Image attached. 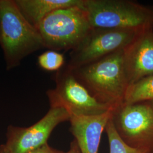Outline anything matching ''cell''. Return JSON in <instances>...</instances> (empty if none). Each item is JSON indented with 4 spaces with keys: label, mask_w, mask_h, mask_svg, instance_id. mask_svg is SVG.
I'll list each match as a JSON object with an SVG mask.
<instances>
[{
    "label": "cell",
    "mask_w": 153,
    "mask_h": 153,
    "mask_svg": "<svg viewBox=\"0 0 153 153\" xmlns=\"http://www.w3.org/2000/svg\"><path fill=\"white\" fill-rule=\"evenodd\" d=\"M124 51L76 68L67 66L99 102L115 108L124 103L129 88L124 65Z\"/></svg>",
    "instance_id": "6da1fadb"
},
{
    "label": "cell",
    "mask_w": 153,
    "mask_h": 153,
    "mask_svg": "<svg viewBox=\"0 0 153 153\" xmlns=\"http://www.w3.org/2000/svg\"><path fill=\"white\" fill-rule=\"evenodd\" d=\"M0 45L7 70L44 48L38 30L22 15L14 0H0Z\"/></svg>",
    "instance_id": "7a4b0ae2"
},
{
    "label": "cell",
    "mask_w": 153,
    "mask_h": 153,
    "mask_svg": "<svg viewBox=\"0 0 153 153\" xmlns=\"http://www.w3.org/2000/svg\"><path fill=\"white\" fill-rule=\"evenodd\" d=\"M85 7L93 28L153 29V6L130 0H85Z\"/></svg>",
    "instance_id": "3957f363"
},
{
    "label": "cell",
    "mask_w": 153,
    "mask_h": 153,
    "mask_svg": "<svg viewBox=\"0 0 153 153\" xmlns=\"http://www.w3.org/2000/svg\"><path fill=\"white\" fill-rule=\"evenodd\" d=\"M92 28L84 6L53 11L42 19L36 28L44 48L67 51L76 47Z\"/></svg>",
    "instance_id": "277c9868"
},
{
    "label": "cell",
    "mask_w": 153,
    "mask_h": 153,
    "mask_svg": "<svg viewBox=\"0 0 153 153\" xmlns=\"http://www.w3.org/2000/svg\"><path fill=\"white\" fill-rule=\"evenodd\" d=\"M111 119L126 145L153 153V107L149 101L120 104L112 110Z\"/></svg>",
    "instance_id": "5b68a950"
},
{
    "label": "cell",
    "mask_w": 153,
    "mask_h": 153,
    "mask_svg": "<svg viewBox=\"0 0 153 153\" xmlns=\"http://www.w3.org/2000/svg\"><path fill=\"white\" fill-rule=\"evenodd\" d=\"M55 79V88L47 92L50 107L63 108L71 117L101 115L114 108L94 98L67 65L57 71Z\"/></svg>",
    "instance_id": "8992f818"
},
{
    "label": "cell",
    "mask_w": 153,
    "mask_h": 153,
    "mask_svg": "<svg viewBox=\"0 0 153 153\" xmlns=\"http://www.w3.org/2000/svg\"><path fill=\"white\" fill-rule=\"evenodd\" d=\"M141 31L92 28L76 47L71 51L66 65L74 69L99 60L125 49Z\"/></svg>",
    "instance_id": "52a82bcc"
},
{
    "label": "cell",
    "mask_w": 153,
    "mask_h": 153,
    "mask_svg": "<svg viewBox=\"0 0 153 153\" xmlns=\"http://www.w3.org/2000/svg\"><path fill=\"white\" fill-rule=\"evenodd\" d=\"M70 119L64 108L50 107L43 117L33 126L27 128L9 126L5 145L10 153H27L47 143L55 128Z\"/></svg>",
    "instance_id": "ba28073f"
},
{
    "label": "cell",
    "mask_w": 153,
    "mask_h": 153,
    "mask_svg": "<svg viewBox=\"0 0 153 153\" xmlns=\"http://www.w3.org/2000/svg\"><path fill=\"white\" fill-rule=\"evenodd\" d=\"M129 87L153 74V29L141 31L124 51Z\"/></svg>",
    "instance_id": "9c48e42d"
},
{
    "label": "cell",
    "mask_w": 153,
    "mask_h": 153,
    "mask_svg": "<svg viewBox=\"0 0 153 153\" xmlns=\"http://www.w3.org/2000/svg\"><path fill=\"white\" fill-rule=\"evenodd\" d=\"M113 109L101 115L71 117L70 131L75 137L81 153H98L101 136Z\"/></svg>",
    "instance_id": "30bf717a"
},
{
    "label": "cell",
    "mask_w": 153,
    "mask_h": 153,
    "mask_svg": "<svg viewBox=\"0 0 153 153\" xmlns=\"http://www.w3.org/2000/svg\"><path fill=\"white\" fill-rule=\"evenodd\" d=\"M22 15L37 27L42 19L53 11L74 6H84L85 0H14Z\"/></svg>",
    "instance_id": "8fae6325"
},
{
    "label": "cell",
    "mask_w": 153,
    "mask_h": 153,
    "mask_svg": "<svg viewBox=\"0 0 153 153\" xmlns=\"http://www.w3.org/2000/svg\"><path fill=\"white\" fill-rule=\"evenodd\" d=\"M153 100V74L130 86L124 103L133 104Z\"/></svg>",
    "instance_id": "7c38bea8"
},
{
    "label": "cell",
    "mask_w": 153,
    "mask_h": 153,
    "mask_svg": "<svg viewBox=\"0 0 153 153\" xmlns=\"http://www.w3.org/2000/svg\"><path fill=\"white\" fill-rule=\"evenodd\" d=\"M105 131L108 139L109 153H145L128 146L121 140L115 129L111 117L105 126Z\"/></svg>",
    "instance_id": "4fadbf2b"
},
{
    "label": "cell",
    "mask_w": 153,
    "mask_h": 153,
    "mask_svg": "<svg viewBox=\"0 0 153 153\" xmlns=\"http://www.w3.org/2000/svg\"><path fill=\"white\" fill-rule=\"evenodd\" d=\"M39 66L47 71H59L64 66L65 57L64 55L55 51L45 52L38 57Z\"/></svg>",
    "instance_id": "5bb4252c"
},
{
    "label": "cell",
    "mask_w": 153,
    "mask_h": 153,
    "mask_svg": "<svg viewBox=\"0 0 153 153\" xmlns=\"http://www.w3.org/2000/svg\"><path fill=\"white\" fill-rule=\"evenodd\" d=\"M26 153H64V152L52 148L48 143H46L40 148L35 149Z\"/></svg>",
    "instance_id": "9a60e30c"
},
{
    "label": "cell",
    "mask_w": 153,
    "mask_h": 153,
    "mask_svg": "<svg viewBox=\"0 0 153 153\" xmlns=\"http://www.w3.org/2000/svg\"><path fill=\"white\" fill-rule=\"evenodd\" d=\"M64 153H81L80 149L78 147V145L76 140H74L71 142L69 150L67 152Z\"/></svg>",
    "instance_id": "2e32d148"
},
{
    "label": "cell",
    "mask_w": 153,
    "mask_h": 153,
    "mask_svg": "<svg viewBox=\"0 0 153 153\" xmlns=\"http://www.w3.org/2000/svg\"><path fill=\"white\" fill-rule=\"evenodd\" d=\"M0 153H10L6 148L5 145H0Z\"/></svg>",
    "instance_id": "e0dca14e"
},
{
    "label": "cell",
    "mask_w": 153,
    "mask_h": 153,
    "mask_svg": "<svg viewBox=\"0 0 153 153\" xmlns=\"http://www.w3.org/2000/svg\"><path fill=\"white\" fill-rule=\"evenodd\" d=\"M150 102V103L152 104V107H153V100H152V101H149Z\"/></svg>",
    "instance_id": "ac0fdd59"
}]
</instances>
